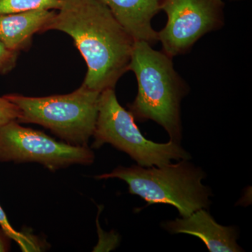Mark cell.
<instances>
[{
	"label": "cell",
	"instance_id": "obj_1",
	"mask_svg": "<svg viewBox=\"0 0 252 252\" xmlns=\"http://www.w3.org/2000/svg\"><path fill=\"white\" fill-rule=\"evenodd\" d=\"M57 11L44 32L72 38L87 64L82 85L99 93L114 89L128 71L135 41L99 0H61Z\"/></svg>",
	"mask_w": 252,
	"mask_h": 252
},
{
	"label": "cell",
	"instance_id": "obj_2",
	"mask_svg": "<svg viewBox=\"0 0 252 252\" xmlns=\"http://www.w3.org/2000/svg\"><path fill=\"white\" fill-rule=\"evenodd\" d=\"M135 74L138 91L129 112L139 122L152 120L167 131L170 140L182 137L181 102L189 86L174 67L172 58L144 41H135L128 71Z\"/></svg>",
	"mask_w": 252,
	"mask_h": 252
},
{
	"label": "cell",
	"instance_id": "obj_3",
	"mask_svg": "<svg viewBox=\"0 0 252 252\" xmlns=\"http://www.w3.org/2000/svg\"><path fill=\"white\" fill-rule=\"evenodd\" d=\"M205 176L201 169L182 160L161 167L119 166L95 178L120 179L127 184L130 193L138 195L149 205H172L181 217H187L210 205L211 191L202 184Z\"/></svg>",
	"mask_w": 252,
	"mask_h": 252
},
{
	"label": "cell",
	"instance_id": "obj_4",
	"mask_svg": "<svg viewBox=\"0 0 252 252\" xmlns=\"http://www.w3.org/2000/svg\"><path fill=\"white\" fill-rule=\"evenodd\" d=\"M100 93L81 85L71 94L47 97H26L19 94L4 95L16 104L21 116L20 124H38L63 142L88 147L93 137Z\"/></svg>",
	"mask_w": 252,
	"mask_h": 252
},
{
	"label": "cell",
	"instance_id": "obj_5",
	"mask_svg": "<svg viewBox=\"0 0 252 252\" xmlns=\"http://www.w3.org/2000/svg\"><path fill=\"white\" fill-rule=\"evenodd\" d=\"M91 148L98 149L110 144L128 154L142 167H161L172 160H189L190 154L180 144L170 142L159 144L147 140L136 125L129 111L119 104L114 89L100 93L98 114Z\"/></svg>",
	"mask_w": 252,
	"mask_h": 252
},
{
	"label": "cell",
	"instance_id": "obj_6",
	"mask_svg": "<svg viewBox=\"0 0 252 252\" xmlns=\"http://www.w3.org/2000/svg\"><path fill=\"white\" fill-rule=\"evenodd\" d=\"M94 160L89 147L57 141L42 131L23 127L17 121L0 126V162H37L54 172L73 165H91Z\"/></svg>",
	"mask_w": 252,
	"mask_h": 252
},
{
	"label": "cell",
	"instance_id": "obj_7",
	"mask_svg": "<svg viewBox=\"0 0 252 252\" xmlns=\"http://www.w3.org/2000/svg\"><path fill=\"white\" fill-rule=\"evenodd\" d=\"M224 8L223 0H162L167 18L158 32L162 52L172 59L189 53L200 38L223 27Z\"/></svg>",
	"mask_w": 252,
	"mask_h": 252
},
{
	"label": "cell",
	"instance_id": "obj_8",
	"mask_svg": "<svg viewBox=\"0 0 252 252\" xmlns=\"http://www.w3.org/2000/svg\"><path fill=\"white\" fill-rule=\"evenodd\" d=\"M162 226L170 233H185L200 238L211 252H243L237 243L236 228L219 224L205 209L187 217L169 220Z\"/></svg>",
	"mask_w": 252,
	"mask_h": 252
},
{
	"label": "cell",
	"instance_id": "obj_9",
	"mask_svg": "<svg viewBox=\"0 0 252 252\" xmlns=\"http://www.w3.org/2000/svg\"><path fill=\"white\" fill-rule=\"evenodd\" d=\"M135 41L153 46L158 41L152 27L154 16L160 11L162 0H99Z\"/></svg>",
	"mask_w": 252,
	"mask_h": 252
},
{
	"label": "cell",
	"instance_id": "obj_10",
	"mask_svg": "<svg viewBox=\"0 0 252 252\" xmlns=\"http://www.w3.org/2000/svg\"><path fill=\"white\" fill-rule=\"evenodd\" d=\"M56 13V10L36 9L0 15V41L11 51H28L33 36L44 32Z\"/></svg>",
	"mask_w": 252,
	"mask_h": 252
},
{
	"label": "cell",
	"instance_id": "obj_11",
	"mask_svg": "<svg viewBox=\"0 0 252 252\" xmlns=\"http://www.w3.org/2000/svg\"><path fill=\"white\" fill-rule=\"evenodd\" d=\"M60 6L61 0H0V15L36 9L57 11Z\"/></svg>",
	"mask_w": 252,
	"mask_h": 252
},
{
	"label": "cell",
	"instance_id": "obj_12",
	"mask_svg": "<svg viewBox=\"0 0 252 252\" xmlns=\"http://www.w3.org/2000/svg\"><path fill=\"white\" fill-rule=\"evenodd\" d=\"M0 227L11 240L17 243L20 249L24 252H40L41 245L37 239L31 235L17 231L10 224L7 216L0 205Z\"/></svg>",
	"mask_w": 252,
	"mask_h": 252
},
{
	"label": "cell",
	"instance_id": "obj_13",
	"mask_svg": "<svg viewBox=\"0 0 252 252\" xmlns=\"http://www.w3.org/2000/svg\"><path fill=\"white\" fill-rule=\"evenodd\" d=\"M19 53L7 49L0 41V75H4L16 67Z\"/></svg>",
	"mask_w": 252,
	"mask_h": 252
},
{
	"label": "cell",
	"instance_id": "obj_14",
	"mask_svg": "<svg viewBox=\"0 0 252 252\" xmlns=\"http://www.w3.org/2000/svg\"><path fill=\"white\" fill-rule=\"evenodd\" d=\"M21 116L19 109L4 96L0 97V126L12 121H18Z\"/></svg>",
	"mask_w": 252,
	"mask_h": 252
},
{
	"label": "cell",
	"instance_id": "obj_15",
	"mask_svg": "<svg viewBox=\"0 0 252 252\" xmlns=\"http://www.w3.org/2000/svg\"><path fill=\"white\" fill-rule=\"evenodd\" d=\"M11 239L0 227V252H9L11 249Z\"/></svg>",
	"mask_w": 252,
	"mask_h": 252
},
{
	"label": "cell",
	"instance_id": "obj_16",
	"mask_svg": "<svg viewBox=\"0 0 252 252\" xmlns=\"http://www.w3.org/2000/svg\"><path fill=\"white\" fill-rule=\"evenodd\" d=\"M230 1H244V0H230Z\"/></svg>",
	"mask_w": 252,
	"mask_h": 252
}]
</instances>
